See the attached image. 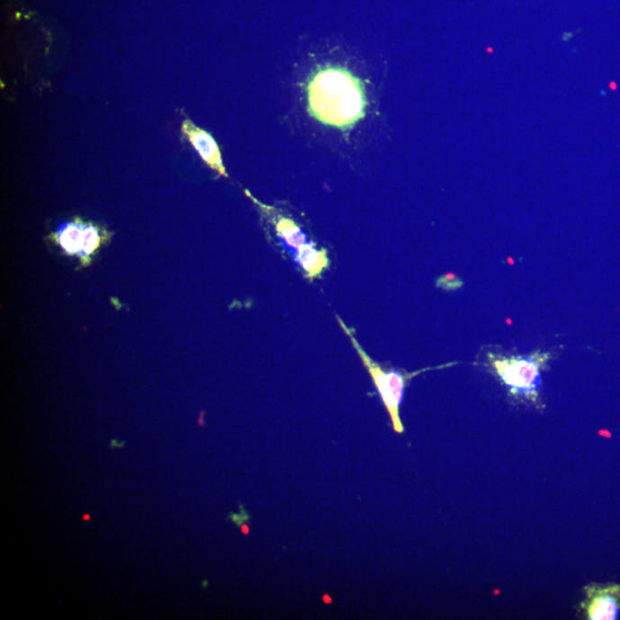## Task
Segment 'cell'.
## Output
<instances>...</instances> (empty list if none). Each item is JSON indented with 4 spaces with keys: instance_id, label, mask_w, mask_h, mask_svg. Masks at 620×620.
<instances>
[{
    "instance_id": "cell-1",
    "label": "cell",
    "mask_w": 620,
    "mask_h": 620,
    "mask_svg": "<svg viewBox=\"0 0 620 620\" xmlns=\"http://www.w3.org/2000/svg\"><path fill=\"white\" fill-rule=\"evenodd\" d=\"M307 93L310 115L327 126L347 130L364 118V85L347 69L332 66L319 69Z\"/></svg>"
},
{
    "instance_id": "cell-2",
    "label": "cell",
    "mask_w": 620,
    "mask_h": 620,
    "mask_svg": "<svg viewBox=\"0 0 620 620\" xmlns=\"http://www.w3.org/2000/svg\"><path fill=\"white\" fill-rule=\"evenodd\" d=\"M336 318L337 320H338L340 328H343L345 334L351 339L353 347L355 348V351L359 354L364 367L367 368L370 377H372L373 382V385L376 386L378 394H380L387 413L390 415L393 430L397 432L398 435L405 434V427H403L400 418V406L408 382L420 373L431 372V370L453 367V365L457 364V362L438 365V367H428L411 373L397 372V370H385L381 364H378L376 361H373L372 357L368 355L367 352L364 351V347L361 346L359 341H357L355 336H354V330L349 328L347 324L345 323L338 315H337Z\"/></svg>"
},
{
    "instance_id": "cell-3",
    "label": "cell",
    "mask_w": 620,
    "mask_h": 620,
    "mask_svg": "<svg viewBox=\"0 0 620 620\" xmlns=\"http://www.w3.org/2000/svg\"><path fill=\"white\" fill-rule=\"evenodd\" d=\"M490 367L514 397L532 403L539 402L541 370L552 359L551 353L536 351L526 356H503L487 354Z\"/></svg>"
},
{
    "instance_id": "cell-4",
    "label": "cell",
    "mask_w": 620,
    "mask_h": 620,
    "mask_svg": "<svg viewBox=\"0 0 620 620\" xmlns=\"http://www.w3.org/2000/svg\"><path fill=\"white\" fill-rule=\"evenodd\" d=\"M110 232L94 223L75 219L58 229L51 236L54 244L69 256H76L81 265H87L95 252L111 238Z\"/></svg>"
},
{
    "instance_id": "cell-5",
    "label": "cell",
    "mask_w": 620,
    "mask_h": 620,
    "mask_svg": "<svg viewBox=\"0 0 620 620\" xmlns=\"http://www.w3.org/2000/svg\"><path fill=\"white\" fill-rule=\"evenodd\" d=\"M586 598L581 603L586 618L589 620H614L620 613L619 585H589L585 587Z\"/></svg>"
},
{
    "instance_id": "cell-6",
    "label": "cell",
    "mask_w": 620,
    "mask_h": 620,
    "mask_svg": "<svg viewBox=\"0 0 620 620\" xmlns=\"http://www.w3.org/2000/svg\"><path fill=\"white\" fill-rule=\"evenodd\" d=\"M182 132L208 167L213 169L220 176L228 178V173L223 165L219 145L216 143L213 136L210 132L195 126L191 120H185L183 122Z\"/></svg>"
},
{
    "instance_id": "cell-7",
    "label": "cell",
    "mask_w": 620,
    "mask_h": 620,
    "mask_svg": "<svg viewBox=\"0 0 620 620\" xmlns=\"http://www.w3.org/2000/svg\"><path fill=\"white\" fill-rule=\"evenodd\" d=\"M247 194L260 207L262 213L273 223L274 232L278 238L282 240L283 247L289 248L291 252L297 253L298 249L307 244V236L302 229L294 222L292 219L278 213L273 207L262 205L256 198L252 197L247 191Z\"/></svg>"
},
{
    "instance_id": "cell-8",
    "label": "cell",
    "mask_w": 620,
    "mask_h": 620,
    "mask_svg": "<svg viewBox=\"0 0 620 620\" xmlns=\"http://www.w3.org/2000/svg\"><path fill=\"white\" fill-rule=\"evenodd\" d=\"M294 261L310 281L320 277L330 265L327 249L319 248L314 241H310L299 248L294 254Z\"/></svg>"
},
{
    "instance_id": "cell-9",
    "label": "cell",
    "mask_w": 620,
    "mask_h": 620,
    "mask_svg": "<svg viewBox=\"0 0 620 620\" xmlns=\"http://www.w3.org/2000/svg\"><path fill=\"white\" fill-rule=\"evenodd\" d=\"M240 516L235 514H230V516H229V518L234 520L237 526H239L241 524H244V522H247V520L249 519V516L247 515V511H245L243 505H240Z\"/></svg>"
},
{
    "instance_id": "cell-10",
    "label": "cell",
    "mask_w": 620,
    "mask_h": 620,
    "mask_svg": "<svg viewBox=\"0 0 620 620\" xmlns=\"http://www.w3.org/2000/svg\"><path fill=\"white\" fill-rule=\"evenodd\" d=\"M124 446H126V441H119L116 439H113L111 441V445H110L111 449L123 448Z\"/></svg>"
},
{
    "instance_id": "cell-11",
    "label": "cell",
    "mask_w": 620,
    "mask_h": 620,
    "mask_svg": "<svg viewBox=\"0 0 620 620\" xmlns=\"http://www.w3.org/2000/svg\"><path fill=\"white\" fill-rule=\"evenodd\" d=\"M90 518L91 516L89 514H85V516H83V520H90Z\"/></svg>"
}]
</instances>
